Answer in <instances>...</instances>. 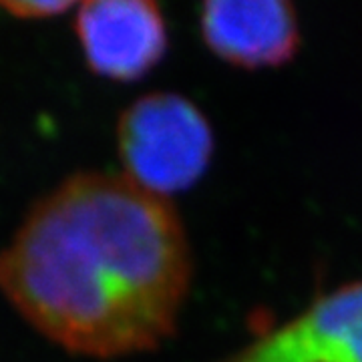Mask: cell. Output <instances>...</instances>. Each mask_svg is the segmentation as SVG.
<instances>
[{"label": "cell", "mask_w": 362, "mask_h": 362, "mask_svg": "<svg viewBox=\"0 0 362 362\" xmlns=\"http://www.w3.org/2000/svg\"><path fill=\"white\" fill-rule=\"evenodd\" d=\"M192 250L175 207L127 175L78 173L28 211L0 252V292L69 352L157 349L177 326Z\"/></svg>", "instance_id": "1"}, {"label": "cell", "mask_w": 362, "mask_h": 362, "mask_svg": "<svg viewBox=\"0 0 362 362\" xmlns=\"http://www.w3.org/2000/svg\"><path fill=\"white\" fill-rule=\"evenodd\" d=\"M125 175L151 194L185 192L206 173L214 135L206 115L175 93H153L129 105L117 127Z\"/></svg>", "instance_id": "2"}, {"label": "cell", "mask_w": 362, "mask_h": 362, "mask_svg": "<svg viewBox=\"0 0 362 362\" xmlns=\"http://www.w3.org/2000/svg\"><path fill=\"white\" fill-rule=\"evenodd\" d=\"M75 30L89 66L111 81H137L168 51V26L149 0H89Z\"/></svg>", "instance_id": "3"}, {"label": "cell", "mask_w": 362, "mask_h": 362, "mask_svg": "<svg viewBox=\"0 0 362 362\" xmlns=\"http://www.w3.org/2000/svg\"><path fill=\"white\" fill-rule=\"evenodd\" d=\"M223 362H362V280L320 296Z\"/></svg>", "instance_id": "4"}, {"label": "cell", "mask_w": 362, "mask_h": 362, "mask_svg": "<svg viewBox=\"0 0 362 362\" xmlns=\"http://www.w3.org/2000/svg\"><path fill=\"white\" fill-rule=\"evenodd\" d=\"M199 26L214 54L246 69L284 65L300 45L296 11L286 0H209Z\"/></svg>", "instance_id": "5"}, {"label": "cell", "mask_w": 362, "mask_h": 362, "mask_svg": "<svg viewBox=\"0 0 362 362\" xmlns=\"http://www.w3.org/2000/svg\"><path fill=\"white\" fill-rule=\"evenodd\" d=\"M0 8L14 16V18H23V21H42V18H52L59 14L66 13L73 8L71 2L65 0H18V2H0Z\"/></svg>", "instance_id": "6"}]
</instances>
